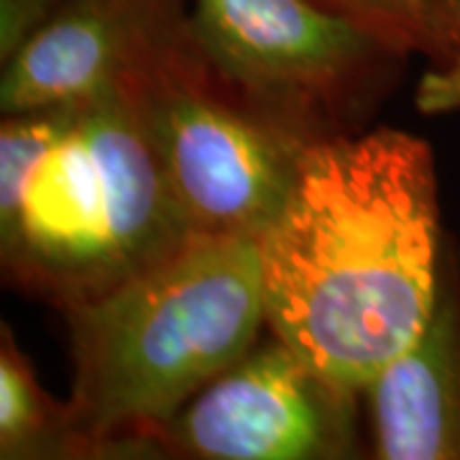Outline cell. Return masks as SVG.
<instances>
[{"mask_svg":"<svg viewBox=\"0 0 460 460\" xmlns=\"http://www.w3.org/2000/svg\"><path fill=\"white\" fill-rule=\"evenodd\" d=\"M445 256L428 141L394 128L320 138L259 238L266 330L363 394L428 325Z\"/></svg>","mask_w":460,"mask_h":460,"instance_id":"6da1fadb","label":"cell"},{"mask_svg":"<svg viewBox=\"0 0 460 460\" xmlns=\"http://www.w3.org/2000/svg\"><path fill=\"white\" fill-rule=\"evenodd\" d=\"M195 233L126 90L3 115L0 269L69 310L113 292Z\"/></svg>","mask_w":460,"mask_h":460,"instance_id":"7a4b0ae2","label":"cell"},{"mask_svg":"<svg viewBox=\"0 0 460 460\" xmlns=\"http://www.w3.org/2000/svg\"><path fill=\"white\" fill-rule=\"evenodd\" d=\"M65 317L75 428L95 460L151 458V432L261 338L259 241L192 235Z\"/></svg>","mask_w":460,"mask_h":460,"instance_id":"3957f363","label":"cell"},{"mask_svg":"<svg viewBox=\"0 0 460 460\" xmlns=\"http://www.w3.org/2000/svg\"><path fill=\"white\" fill-rule=\"evenodd\" d=\"M126 93L192 233L259 241L314 141L238 95L205 62L190 29Z\"/></svg>","mask_w":460,"mask_h":460,"instance_id":"277c9868","label":"cell"},{"mask_svg":"<svg viewBox=\"0 0 460 460\" xmlns=\"http://www.w3.org/2000/svg\"><path fill=\"white\" fill-rule=\"evenodd\" d=\"M190 31L238 95L310 141L348 133L386 59L402 57L320 0H192Z\"/></svg>","mask_w":460,"mask_h":460,"instance_id":"5b68a950","label":"cell"},{"mask_svg":"<svg viewBox=\"0 0 460 460\" xmlns=\"http://www.w3.org/2000/svg\"><path fill=\"white\" fill-rule=\"evenodd\" d=\"M358 394L269 332L151 432V458H358Z\"/></svg>","mask_w":460,"mask_h":460,"instance_id":"8992f818","label":"cell"},{"mask_svg":"<svg viewBox=\"0 0 460 460\" xmlns=\"http://www.w3.org/2000/svg\"><path fill=\"white\" fill-rule=\"evenodd\" d=\"M187 29L184 0H57L3 57L0 111L29 113L128 90Z\"/></svg>","mask_w":460,"mask_h":460,"instance_id":"52a82bcc","label":"cell"},{"mask_svg":"<svg viewBox=\"0 0 460 460\" xmlns=\"http://www.w3.org/2000/svg\"><path fill=\"white\" fill-rule=\"evenodd\" d=\"M371 456L460 460V256L447 246L428 325L363 389Z\"/></svg>","mask_w":460,"mask_h":460,"instance_id":"ba28073f","label":"cell"},{"mask_svg":"<svg viewBox=\"0 0 460 460\" xmlns=\"http://www.w3.org/2000/svg\"><path fill=\"white\" fill-rule=\"evenodd\" d=\"M0 458L95 460L72 422L69 402L44 392L8 325L0 330Z\"/></svg>","mask_w":460,"mask_h":460,"instance_id":"9c48e42d","label":"cell"},{"mask_svg":"<svg viewBox=\"0 0 460 460\" xmlns=\"http://www.w3.org/2000/svg\"><path fill=\"white\" fill-rule=\"evenodd\" d=\"M417 5L429 59L417 105L425 113L460 111V0H417Z\"/></svg>","mask_w":460,"mask_h":460,"instance_id":"30bf717a","label":"cell"},{"mask_svg":"<svg viewBox=\"0 0 460 460\" xmlns=\"http://www.w3.org/2000/svg\"><path fill=\"white\" fill-rule=\"evenodd\" d=\"M368 29L396 54L425 57V26L417 0H320Z\"/></svg>","mask_w":460,"mask_h":460,"instance_id":"8fae6325","label":"cell"},{"mask_svg":"<svg viewBox=\"0 0 460 460\" xmlns=\"http://www.w3.org/2000/svg\"><path fill=\"white\" fill-rule=\"evenodd\" d=\"M57 0H0V57H8Z\"/></svg>","mask_w":460,"mask_h":460,"instance_id":"7c38bea8","label":"cell"}]
</instances>
